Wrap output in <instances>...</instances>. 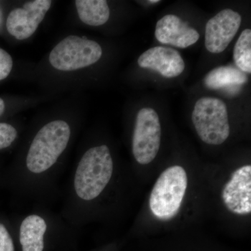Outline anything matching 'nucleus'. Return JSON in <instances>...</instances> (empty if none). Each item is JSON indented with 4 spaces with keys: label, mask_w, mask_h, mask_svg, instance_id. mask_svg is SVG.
<instances>
[{
    "label": "nucleus",
    "mask_w": 251,
    "mask_h": 251,
    "mask_svg": "<svg viewBox=\"0 0 251 251\" xmlns=\"http://www.w3.org/2000/svg\"><path fill=\"white\" fill-rule=\"evenodd\" d=\"M242 16L233 10L224 9L209 20L205 27V47L211 53H221L237 34Z\"/></svg>",
    "instance_id": "6e6552de"
},
{
    "label": "nucleus",
    "mask_w": 251,
    "mask_h": 251,
    "mask_svg": "<svg viewBox=\"0 0 251 251\" xmlns=\"http://www.w3.org/2000/svg\"><path fill=\"white\" fill-rule=\"evenodd\" d=\"M149 2L153 4V3L159 2V1L158 0H152V1H149Z\"/></svg>",
    "instance_id": "412c9836"
},
{
    "label": "nucleus",
    "mask_w": 251,
    "mask_h": 251,
    "mask_svg": "<svg viewBox=\"0 0 251 251\" xmlns=\"http://www.w3.org/2000/svg\"><path fill=\"white\" fill-rule=\"evenodd\" d=\"M3 175H4V171H0V183L2 182Z\"/></svg>",
    "instance_id": "aec40b11"
},
{
    "label": "nucleus",
    "mask_w": 251,
    "mask_h": 251,
    "mask_svg": "<svg viewBox=\"0 0 251 251\" xmlns=\"http://www.w3.org/2000/svg\"><path fill=\"white\" fill-rule=\"evenodd\" d=\"M50 0H34L10 13L6 28L11 35L18 40H25L35 32L50 8Z\"/></svg>",
    "instance_id": "1a4fd4ad"
},
{
    "label": "nucleus",
    "mask_w": 251,
    "mask_h": 251,
    "mask_svg": "<svg viewBox=\"0 0 251 251\" xmlns=\"http://www.w3.org/2000/svg\"><path fill=\"white\" fill-rule=\"evenodd\" d=\"M192 121L200 138L208 145H221L228 138L230 128L227 106L219 99H200L193 109Z\"/></svg>",
    "instance_id": "39448f33"
},
{
    "label": "nucleus",
    "mask_w": 251,
    "mask_h": 251,
    "mask_svg": "<svg viewBox=\"0 0 251 251\" xmlns=\"http://www.w3.org/2000/svg\"><path fill=\"white\" fill-rule=\"evenodd\" d=\"M233 57L236 65L242 72L251 73V30L244 29L234 46Z\"/></svg>",
    "instance_id": "2eb2a0df"
},
{
    "label": "nucleus",
    "mask_w": 251,
    "mask_h": 251,
    "mask_svg": "<svg viewBox=\"0 0 251 251\" xmlns=\"http://www.w3.org/2000/svg\"><path fill=\"white\" fill-rule=\"evenodd\" d=\"M5 110V104L4 100H2L1 98H0V117L2 115V114L4 113Z\"/></svg>",
    "instance_id": "6ab92c4d"
},
{
    "label": "nucleus",
    "mask_w": 251,
    "mask_h": 251,
    "mask_svg": "<svg viewBox=\"0 0 251 251\" xmlns=\"http://www.w3.org/2000/svg\"><path fill=\"white\" fill-rule=\"evenodd\" d=\"M155 36L161 44L186 49L196 44L200 34L175 15H166L157 22Z\"/></svg>",
    "instance_id": "f8f14e48"
},
{
    "label": "nucleus",
    "mask_w": 251,
    "mask_h": 251,
    "mask_svg": "<svg viewBox=\"0 0 251 251\" xmlns=\"http://www.w3.org/2000/svg\"><path fill=\"white\" fill-rule=\"evenodd\" d=\"M18 131L16 127L7 123H0V150L9 148L16 141Z\"/></svg>",
    "instance_id": "f3484780"
},
{
    "label": "nucleus",
    "mask_w": 251,
    "mask_h": 251,
    "mask_svg": "<svg viewBox=\"0 0 251 251\" xmlns=\"http://www.w3.org/2000/svg\"><path fill=\"white\" fill-rule=\"evenodd\" d=\"M245 73L231 66L213 69L204 79V84L209 90H231L238 88L247 82Z\"/></svg>",
    "instance_id": "ddd939ff"
},
{
    "label": "nucleus",
    "mask_w": 251,
    "mask_h": 251,
    "mask_svg": "<svg viewBox=\"0 0 251 251\" xmlns=\"http://www.w3.org/2000/svg\"><path fill=\"white\" fill-rule=\"evenodd\" d=\"M138 65L154 71L166 78L179 76L184 72L185 63L176 50L156 46L145 51L140 56Z\"/></svg>",
    "instance_id": "9b49d317"
},
{
    "label": "nucleus",
    "mask_w": 251,
    "mask_h": 251,
    "mask_svg": "<svg viewBox=\"0 0 251 251\" xmlns=\"http://www.w3.org/2000/svg\"><path fill=\"white\" fill-rule=\"evenodd\" d=\"M77 14L82 22L91 26L105 24L110 17V9L105 0H76Z\"/></svg>",
    "instance_id": "4468645a"
},
{
    "label": "nucleus",
    "mask_w": 251,
    "mask_h": 251,
    "mask_svg": "<svg viewBox=\"0 0 251 251\" xmlns=\"http://www.w3.org/2000/svg\"><path fill=\"white\" fill-rule=\"evenodd\" d=\"M102 53L101 47L96 41L69 36L52 49L49 61L54 69L71 72L92 65L98 62Z\"/></svg>",
    "instance_id": "423d86ee"
},
{
    "label": "nucleus",
    "mask_w": 251,
    "mask_h": 251,
    "mask_svg": "<svg viewBox=\"0 0 251 251\" xmlns=\"http://www.w3.org/2000/svg\"><path fill=\"white\" fill-rule=\"evenodd\" d=\"M72 136V127L64 120H53L42 126L22 157L4 172L2 181L23 201H50L57 192L63 157Z\"/></svg>",
    "instance_id": "f257e3e1"
},
{
    "label": "nucleus",
    "mask_w": 251,
    "mask_h": 251,
    "mask_svg": "<svg viewBox=\"0 0 251 251\" xmlns=\"http://www.w3.org/2000/svg\"><path fill=\"white\" fill-rule=\"evenodd\" d=\"M159 117L152 108H142L137 114L132 151L138 163L147 165L153 161L161 145Z\"/></svg>",
    "instance_id": "0eeeda50"
},
{
    "label": "nucleus",
    "mask_w": 251,
    "mask_h": 251,
    "mask_svg": "<svg viewBox=\"0 0 251 251\" xmlns=\"http://www.w3.org/2000/svg\"><path fill=\"white\" fill-rule=\"evenodd\" d=\"M13 59L4 50L0 49V80L8 77L12 70Z\"/></svg>",
    "instance_id": "a211bd4d"
},
{
    "label": "nucleus",
    "mask_w": 251,
    "mask_h": 251,
    "mask_svg": "<svg viewBox=\"0 0 251 251\" xmlns=\"http://www.w3.org/2000/svg\"><path fill=\"white\" fill-rule=\"evenodd\" d=\"M11 225L21 251H45L50 239L69 235L75 231L60 214L43 206L23 214Z\"/></svg>",
    "instance_id": "7ed1b4c3"
},
{
    "label": "nucleus",
    "mask_w": 251,
    "mask_h": 251,
    "mask_svg": "<svg viewBox=\"0 0 251 251\" xmlns=\"http://www.w3.org/2000/svg\"><path fill=\"white\" fill-rule=\"evenodd\" d=\"M12 225L0 219V251H16Z\"/></svg>",
    "instance_id": "dca6fc26"
},
{
    "label": "nucleus",
    "mask_w": 251,
    "mask_h": 251,
    "mask_svg": "<svg viewBox=\"0 0 251 251\" xmlns=\"http://www.w3.org/2000/svg\"><path fill=\"white\" fill-rule=\"evenodd\" d=\"M115 176V163L106 145L91 147L72 171L60 215L77 230L94 217L98 203Z\"/></svg>",
    "instance_id": "f03ea898"
},
{
    "label": "nucleus",
    "mask_w": 251,
    "mask_h": 251,
    "mask_svg": "<svg viewBox=\"0 0 251 251\" xmlns=\"http://www.w3.org/2000/svg\"><path fill=\"white\" fill-rule=\"evenodd\" d=\"M187 186V175L182 167L172 166L163 171L150 195V207L153 216L168 221L177 215Z\"/></svg>",
    "instance_id": "20e7f679"
},
{
    "label": "nucleus",
    "mask_w": 251,
    "mask_h": 251,
    "mask_svg": "<svg viewBox=\"0 0 251 251\" xmlns=\"http://www.w3.org/2000/svg\"><path fill=\"white\" fill-rule=\"evenodd\" d=\"M222 199L227 209L234 214L247 215L251 212V166L241 167L232 173L225 185Z\"/></svg>",
    "instance_id": "9d476101"
}]
</instances>
